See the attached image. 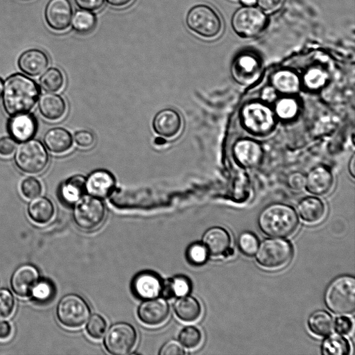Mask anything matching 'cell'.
Segmentation results:
<instances>
[{
    "label": "cell",
    "instance_id": "obj_1",
    "mask_svg": "<svg viewBox=\"0 0 355 355\" xmlns=\"http://www.w3.org/2000/svg\"><path fill=\"white\" fill-rule=\"evenodd\" d=\"M40 92L31 78L19 73L11 75L6 80L2 93L6 112L10 116L28 112L37 103Z\"/></svg>",
    "mask_w": 355,
    "mask_h": 355
},
{
    "label": "cell",
    "instance_id": "obj_2",
    "mask_svg": "<svg viewBox=\"0 0 355 355\" xmlns=\"http://www.w3.org/2000/svg\"><path fill=\"white\" fill-rule=\"evenodd\" d=\"M258 224L268 236L284 238L295 233L299 219L295 209L286 204L274 203L266 207L259 214Z\"/></svg>",
    "mask_w": 355,
    "mask_h": 355
},
{
    "label": "cell",
    "instance_id": "obj_3",
    "mask_svg": "<svg viewBox=\"0 0 355 355\" xmlns=\"http://www.w3.org/2000/svg\"><path fill=\"white\" fill-rule=\"evenodd\" d=\"M327 308L338 315H348L355 309V279L349 275L334 279L324 293Z\"/></svg>",
    "mask_w": 355,
    "mask_h": 355
},
{
    "label": "cell",
    "instance_id": "obj_4",
    "mask_svg": "<svg viewBox=\"0 0 355 355\" xmlns=\"http://www.w3.org/2000/svg\"><path fill=\"white\" fill-rule=\"evenodd\" d=\"M241 120L248 132L259 137L271 134L276 126L274 111L262 101L245 104L241 110Z\"/></svg>",
    "mask_w": 355,
    "mask_h": 355
},
{
    "label": "cell",
    "instance_id": "obj_5",
    "mask_svg": "<svg viewBox=\"0 0 355 355\" xmlns=\"http://www.w3.org/2000/svg\"><path fill=\"white\" fill-rule=\"evenodd\" d=\"M186 24L191 31L205 38L218 36L223 27L219 15L206 4L193 6L187 12Z\"/></svg>",
    "mask_w": 355,
    "mask_h": 355
},
{
    "label": "cell",
    "instance_id": "obj_6",
    "mask_svg": "<svg viewBox=\"0 0 355 355\" xmlns=\"http://www.w3.org/2000/svg\"><path fill=\"white\" fill-rule=\"evenodd\" d=\"M49 155L43 144L37 139L22 142L16 150L15 162L21 171L36 174L42 172L49 163Z\"/></svg>",
    "mask_w": 355,
    "mask_h": 355
},
{
    "label": "cell",
    "instance_id": "obj_7",
    "mask_svg": "<svg viewBox=\"0 0 355 355\" xmlns=\"http://www.w3.org/2000/svg\"><path fill=\"white\" fill-rule=\"evenodd\" d=\"M231 23L238 35L243 38H252L265 30L268 18L261 10L252 6H244L234 12Z\"/></svg>",
    "mask_w": 355,
    "mask_h": 355
},
{
    "label": "cell",
    "instance_id": "obj_8",
    "mask_svg": "<svg viewBox=\"0 0 355 355\" xmlns=\"http://www.w3.org/2000/svg\"><path fill=\"white\" fill-rule=\"evenodd\" d=\"M56 315L63 326L76 329L82 327L87 322L90 310L87 303L80 296L69 294L58 302Z\"/></svg>",
    "mask_w": 355,
    "mask_h": 355
},
{
    "label": "cell",
    "instance_id": "obj_9",
    "mask_svg": "<svg viewBox=\"0 0 355 355\" xmlns=\"http://www.w3.org/2000/svg\"><path fill=\"white\" fill-rule=\"evenodd\" d=\"M293 254V248L288 241L271 239L261 243L257 252L256 259L262 267L276 269L288 263Z\"/></svg>",
    "mask_w": 355,
    "mask_h": 355
},
{
    "label": "cell",
    "instance_id": "obj_10",
    "mask_svg": "<svg viewBox=\"0 0 355 355\" xmlns=\"http://www.w3.org/2000/svg\"><path fill=\"white\" fill-rule=\"evenodd\" d=\"M73 209V219L76 225L85 230L98 227L105 216V208L100 198L88 196L82 197Z\"/></svg>",
    "mask_w": 355,
    "mask_h": 355
},
{
    "label": "cell",
    "instance_id": "obj_11",
    "mask_svg": "<svg viewBox=\"0 0 355 355\" xmlns=\"http://www.w3.org/2000/svg\"><path fill=\"white\" fill-rule=\"evenodd\" d=\"M262 62L260 56L253 51L245 50L238 53L231 64L233 79L242 85L254 83L261 76Z\"/></svg>",
    "mask_w": 355,
    "mask_h": 355
},
{
    "label": "cell",
    "instance_id": "obj_12",
    "mask_svg": "<svg viewBox=\"0 0 355 355\" xmlns=\"http://www.w3.org/2000/svg\"><path fill=\"white\" fill-rule=\"evenodd\" d=\"M137 339V332L132 325L119 322L108 329L104 339V345L112 354L125 355L135 347Z\"/></svg>",
    "mask_w": 355,
    "mask_h": 355
},
{
    "label": "cell",
    "instance_id": "obj_13",
    "mask_svg": "<svg viewBox=\"0 0 355 355\" xmlns=\"http://www.w3.org/2000/svg\"><path fill=\"white\" fill-rule=\"evenodd\" d=\"M73 7L69 0H49L44 10V19L53 31H66L71 24Z\"/></svg>",
    "mask_w": 355,
    "mask_h": 355
},
{
    "label": "cell",
    "instance_id": "obj_14",
    "mask_svg": "<svg viewBox=\"0 0 355 355\" xmlns=\"http://www.w3.org/2000/svg\"><path fill=\"white\" fill-rule=\"evenodd\" d=\"M37 130V119L33 114L28 112L12 116L7 123V130L10 137L18 143L33 138Z\"/></svg>",
    "mask_w": 355,
    "mask_h": 355
},
{
    "label": "cell",
    "instance_id": "obj_15",
    "mask_svg": "<svg viewBox=\"0 0 355 355\" xmlns=\"http://www.w3.org/2000/svg\"><path fill=\"white\" fill-rule=\"evenodd\" d=\"M169 315V306L163 298H151L142 302L138 308L137 315L144 324L158 326L163 324Z\"/></svg>",
    "mask_w": 355,
    "mask_h": 355
},
{
    "label": "cell",
    "instance_id": "obj_16",
    "mask_svg": "<svg viewBox=\"0 0 355 355\" xmlns=\"http://www.w3.org/2000/svg\"><path fill=\"white\" fill-rule=\"evenodd\" d=\"M304 188L315 196H325L334 189L335 180L331 171L324 166L313 167L305 175Z\"/></svg>",
    "mask_w": 355,
    "mask_h": 355
},
{
    "label": "cell",
    "instance_id": "obj_17",
    "mask_svg": "<svg viewBox=\"0 0 355 355\" xmlns=\"http://www.w3.org/2000/svg\"><path fill=\"white\" fill-rule=\"evenodd\" d=\"M233 153L237 162L247 168H252L259 166L263 154L260 144L251 139L238 140L234 145Z\"/></svg>",
    "mask_w": 355,
    "mask_h": 355
},
{
    "label": "cell",
    "instance_id": "obj_18",
    "mask_svg": "<svg viewBox=\"0 0 355 355\" xmlns=\"http://www.w3.org/2000/svg\"><path fill=\"white\" fill-rule=\"evenodd\" d=\"M40 280L38 270L33 265L24 264L12 273L10 286L13 292L19 297H28Z\"/></svg>",
    "mask_w": 355,
    "mask_h": 355
},
{
    "label": "cell",
    "instance_id": "obj_19",
    "mask_svg": "<svg viewBox=\"0 0 355 355\" xmlns=\"http://www.w3.org/2000/svg\"><path fill=\"white\" fill-rule=\"evenodd\" d=\"M115 183V178L110 172L105 169L96 170L85 180V191L89 196L103 198L110 194Z\"/></svg>",
    "mask_w": 355,
    "mask_h": 355
},
{
    "label": "cell",
    "instance_id": "obj_20",
    "mask_svg": "<svg viewBox=\"0 0 355 355\" xmlns=\"http://www.w3.org/2000/svg\"><path fill=\"white\" fill-rule=\"evenodd\" d=\"M182 128V119L173 109L166 108L158 112L153 121V128L159 135L165 138L176 136Z\"/></svg>",
    "mask_w": 355,
    "mask_h": 355
},
{
    "label": "cell",
    "instance_id": "obj_21",
    "mask_svg": "<svg viewBox=\"0 0 355 355\" xmlns=\"http://www.w3.org/2000/svg\"><path fill=\"white\" fill-rule=\"evenodd\" d=\"M20 70L30 76H37L47 68L49 60L47 55L42 50L32 49L24 51L18 59Z\"/></svg>",
    "mask_w": 355,
    "mask_h": 355
},
{
    "label": "cell",
    "instance_id": "obj_22",
    "mask_svg": "<svg viewBox=\"0 0 355 355\" xmlns=\"http://www.w3.org/2000/svg\"><path fill=\"white\" fill-rule=\"evenodd\" d=\"M132 286L138 297L148 300L156 297L161 293L162 282L155 273L143 272L135 277Z\"/></svg>",
    "mask_w": 355,
    "mask_h": 355
},
{
    "label": "cell",
    "instance_id": "obj_23",
    "mask_svg": "<svg viewBox=\"0 0 355 355\" xmlns=\"http://www.w3.org/2000/svg\"><path fill=\"white\" fill-rule=\"evenodd\" d=\"M203 245L208 254L213 257L225 255L230 245V236L223 227H214L208 230L203 236Z\"/></svg>",
    "mask_w": 355,
    "mask_h": 355
},
{
    "label": "cell",
    "instance_id": "obj_24",
    "mask_svg": "<svg viewBox=\"0 0 355 355\" xmlns=\"http://www.w3.org/2000/svg\"><path fill=\"white\" fill-rule=\"evenodd\" d=\"M40 114L49 121L60 119L66 113L67 105L62 96L53 93H46L38 101Z\"/></svg>",
    "mask_w": 355,
    "mask_h": 355
},
{
    "label": "cell",
    "instance_id": "obj_25",
    "mask_svg": "<svg viewBox=\"0 0 355 355\" xmlns=\"http://www.w3.org/2000/svg\"><path fill=\"white\" fill-rule=\"evenodd\" d=\"M43 141L47 149L55 154L68 151L73 144L71 133L61 127H55L47 130L44 134Z\"/></svg>",
    "mask_w": 355,
    "mask_h": 355
},
{
    "label": "cell",
    "instance_id": "obj_26",
    "mask_svg": "<svg viewBox=\"0 0 355 355\" xmlns=\"http://www.w3.org/2000/svg\"><path fill=\"white\" fill-rule=\"evenodd\" d=\"M300 79L294 71L284 69L275 72L271 77V85L278 93L293 95L300 89Z\"/></svg>",
    "mask_w": 355,
    "mask_h": 355
},
{
    "label": "cell",
    "instance_id": "obj_27",
    "mask_svg": "<svg viewBox=\"0 0 355 355\" xmlns=\"http://www.w3.org/2000/svg\"><path fill=\"white\" fill-rule=\"evenodd\" d=\"M300 218L306 223H316L324 216L326 207L318 198L308 196L302 198L297 207Z\"/></svg>",
    "mask_w": 355,
    "mask_h": 355
},
{
    "label": "cell",
    "instance_id": "obj_28",
    "mask_svg": "<svg viewBox=\"0 0 355 355\" xmlns=\"http://www.w3.org/2000/svg\"><path fill=\"white\" fill-rule=\"evenodd\" d=\"M86 178L80 175H73L63 182L59 188V196L67 204L77 202L85 191Z\"/></svg>",
    "mask_w": 355,
    "mask_h": 355
},
{
    "label": "cell",
    "instance_id": "obj_29",
    "mask_svg": "<svg viewBox=\"0 0 355 355\" xmlns=\"http://www.w3.org/2000/svg\"><path fill=\"white\" fill-rule=\"evenodd\" d=\"M54 206L47 198L37 196L28 205L29 217L36 223L45 224L51 220L54 214Z\"/></svg>",
    "mask_w": 355,
    "mask_h": 355
},
{
    "label": "cell",
    "instance_id": "obj_30",
    "mask_svg": "<svg viewBox=\"0 0 355 355\" xmlns=\"http://www.w3.org/2000/svg\"><path fill=\"white\" fill-rule=\"evenodd\" d=\"M177 317L181 320L191 322L198 320L202 312L198 301L191 296L180 297L173 305Z\"/></svg>",
    "mask_w": 355,
    "mask_h": 355
},
{
    "label": "cell",
    "instance_id": "obj_31",
    "mask_svg": "<svg viewBox=\"0 0 355 355\" xmlns=\"http://www.w3.org/2000/svg\"><path fill=\"white\" fill-rule=\"evenodd\" d=\"M191 282L185 276L178 275L162 283L161 293L164 298L187 295L191 291Z\"/></svg>",
    "mask_w": 355,
    "mask_h": 355
},
{
    "label": "cell",
    "instance_id": "obj_32",
    "mask_svg": "<svg viewBox=\"0 0 355 355\" xmlns=\"http://www.w3.org/2000/svg\"><path fill=\"white\" fill-rule=\"evenodd\" d=\"M308 325L311 331L320 336L329 335L334 328V321L331 316L322 310L313 313L309 320Z\"/></svg>",
    "mask_w": 355,
    "mask_h": 355
},
{
    "label": "cell",
    "instance_id": "obj_33",
    "mask_svg": "<svg viewBox=\"0 0 355 355\" xmlns=\"http://www.w3.org/2000/svg\"><path fill=\"white\" fill-rule=\"evenodd\" d=\"M97 19L96 15L91 11L77 10L71 19V26L78 33L81 35L92 32L96 27Z\"/></svg>",
    "mask_w": 355,
    "mask_h": 355
},
{
    "label": "cell",
    "instance_id": "obj_34",
    "mask_svg": "<svg viewBox=\"0 0 355 355\" xmlns=\"http://www.w3.org/2000/svg\"><path fill=\"white\" fill-rule=\"evenodd\" d=\"M299 112V103L292 96H285L275 102L274 112L279 119L288 121L294 119Z\"/></svg>",
    "mask_w": 355,
    "mask_h": 355
},
{
    "label": "cell",
    "instance_id": "obj_35",
    "mask_svg": "<svg viewBox=\"0 0 355 355\" xmlns=\"http://www.w3.org/2000/svg\"><path fill=\"white\" fill-rule=\"evenodd\" d=\"M39 81L43 90L49 92H55L63 87L64 78L60 69L51 67L41 76Z\"/></svg>",
    "mask_w": 355,
    "mask_h": 355
},
{
    "label": "cell",
    "instance_id": "obj_36",
    "mask_svg": "<svg viewBox=\"0 0 355 355\" xmlns=\"http://www.w3.org/2000/svg\"><path fill=\"white\" fill-rule=\"evenodd\" d=\"M350 352V345L344 337L333 334L327 338L322 346V353L325 355H347Z\"/></svg>",
    "mask_w": 355,
    "mask_h": 355
},
{
    "label": "cell",
    "instance_id": "obj_37",
    "mask_svg": "<svg viewBox=\"0 0 355 355\" xmlns=\"http://www.w3.org/2000/svg\"><path fill=\"white\" fill-rule=\"evenodd\" d=\"M327 80V73L320 68H311L303 76V83L310 90H318L322 88Z\"/></svg>",
    "mask_w": 355,
    "mask_h": 355
},
{
    "label": "cell",
    "instance_id": "obj_38",
    "mask_svg": "<svg viewBox=\"0 0 355 355\" xmlns=\"http://www.w3.org/2000/svg\"><path fill=\"white\" fill-rule=\"evenodd\" d=\"M180 343L188 349H194L202 341V334L196 327L187 326L182 329L179 334Z\"/></svg>",
    "mask_w": 355,
    "mask_h": 355
},
{
    "label": "cell",
    "instance_id": "obj_39",
    "mask_svg": "<svg viewBox=\"0 0 355 355\" xmlns=\"http://www.w3.org/2000/svg\"><path fill=\"white\" fill-rule=\"evenodd\" d=\"M54 295V286L48 280H39L32 290L31 295L38 302H49Z\"/></svg>",
    "mask_w": 355,
    "mask_h": 355
},
{
    "label": "cell",
    "instance_id": "obj_40",
    "mask_svg": "<svg viewBox=\"0 0 355 355\" xmlns=\"http://www.w3.org/2000/svg\"><path fill=\"white\" fill-rule=\"evenodd\" d=\"M238 244L243 253L252 256L257 251L259 240L253 233L244 232L239 235Z\"/></svg>",
    "mask_w": 355,
    "mask_h": 355
},
{
    "label": "cell",
    "instance_id": "obj_41",
    "mask_svg": "<svg viewBox=\"0 0 355 355\" xmlns=\"http://www.w3.org/2000/svg\"><path fill=\"white\" fill-rule=\"evenodd\" d=\"M106 327L105 320L101 315L94 314L89 318L86 326V331L91 338L99 339L105 333Z\"/></svg>",
    "mask_w": 355,
    "mask_h": 355
},
{
    "label": "cell",
    "instance_id": "obj_42",
    "mask_svg": "<svg viewBox=\"0 0 355 355\" xmlns=\"http://www.w3.org/2000/svg\"><path fill=\"white\" fill-rule=\"evenodd\" d=\"M20 191L24 198L33 199L41 194L42 187L37 178L28 177L21 181Z\"/></svg>",
    "mask_w": 355,
    "mask_h": 355
},
{
    "label": "cell",
    "instance_id": "obj_43",
    "mask_svg": "<svg viewBox=\"0 0 355 355\" xmlns=\"http://www.w3.org/2000/svg\"><path fill=\"white\" fill-rule=\"evenodd\" d=\"M15 309V300L10 291L0 289V320L8 318Z\"/></svg>",
    "mask_w": 355,
    "mask_h": 355
},
{
    "label": "cell",
    "instance_id": "obj_44",
    "mask_svg": "<svg viewBox=\"0 0 355 355\" xmlns=\"http://www.w3.org/2000/svg\"><path fill=\"white\" fill-rule=\"evenodd\" d=\"M208 256V252L203 244L193 243L187 250V257L193 264L200 265L204 263Z\"/></svg>",
    "mask_w": 355,
    "mask_h": 355
},
{
    "label": "cell",
    "instance_id": "obj_45",
    "mask_svg": "<svg viewBox=\"0 0 355 355\" xmlns=\"http://www.w3.org/2000/svg\"><path fill=\"white\" fill-rule=\"evenodd\" d=\"M159 354L160 355H182L185 354V351L179 341L171 340L162 347Z\"/></svg>",
    "mask_w": 355,
    "mask_h": 355
},
{
    "label": "cell",
    "instance_id": "obj_46",
    "mask_svg": "<svg viewBox=\"0 0 355 355\" xmlns=\"http://www.w3.org/2000/svg\"><path fill=\"white\" fill-rule=\"evenodd\" d=\"M73 139L76 144L83 148L92 146L95 141L94 135L87 130L77 131L74 134Z\"/></svg>",
    "mask_w": 355,
    "mask_h": 355
},
{
    "label": "cell",
    "instance_id": "obj_47",
    "mask_svg": "<svg viewBox=\"0 0 355 355\" xmlns=\"http://www.w3.org/2000/svg\"><path fill=\"white\" fill-rule=\"evenodd\" d=\"M306 177L301 172L295 171L288 177V185L294 191H300L304 188Z\"/></svg>",
    "mask_w": 355,
    "mask_h": 355
},
{
    "label": "cell",
    "instance_id": "obj_48",
    "mask_svg": "<svg viewBox=\"0 0 355 355\" xmlns=\"http://www.w3.org/2000/svg\"><path fill=\"white\" fill-rule=\"evenodd\" d=\"M16 141L11 137H0V155L10 156L16 149Z\"/></svg>",
    "mask_w": 355,
    "mask_h": 355
},
{
    "label": "cell",
    "instance_id": "obj_49",
    "mask_svg": "<svg viewBox=\"0 0 355 355\" xmlns=\"http://www.w3.org/2000/svg\"><path fill=\"white\" fill-rule=\"evenodd\" d=\"M76 6L85 10L95 11L101 9L105 0H74Z\"/></svg>",
    "mask_w": 355,
    "mask_h": 355
},
{
    "label": "cell",
    "instance_id": "obj_50",
    "mask_svg": "<svg viewBox=\"0 0 355 355\" xmlns=\"http://www.w3.org/2000/svg\"><path fill=\"white\" fill-rule=\"evenodd\" d=\"M336 331L340 334H348L352 329V322L351 320L345 316L336 318L335 324Z\"/></svg>",
    "mask_w": 355,
    "mask_h": 355
},
{
    "label": "cell",
    "instance_id": "obj_51",
    "mask_svg": "<svg viewBox=\"0 0 355 355\" xmlns=\"http://www.w3.org/2000/svg\"><path fill=\"white\" fill-rule=\"evenodd\" d=\"M277 94L278 92L272 85L266 86L261 92V101L268 105L275 103L278 98Z\"/></svg>",
    "mask_w": 355,
    "mask_h": 355
},
{
    "label": "cell",
    "instance_id": "obj_52",
    "mask_svg": "<svg viewBox=\"0 0 355 355\" xmlns=\"http://www.w3.org/2000/svg\"><path fill=\"white\" fill-rule=\"evenodd\" d=\"M282 0H257L259 7L265 12H272L277 10Z\"/></svg>",
    "mask_w": 355,
    "mask_h": 355
},
{
    "label": "cell",
    "instance_id": "obj_53",
    "mask_svg": "<svg viewBox=\"0 0 355 355\" xmlns=\"http://www.w3.org/2000/svg\"><path fill=\"white\" fill-rule=\"evenodd\" d=\"M12 328L10 323L5 320H0V339H7L11 334Z\"/></svg>",
    "mask_w": 355,
    "mask_h": 355
},
{
    "label": "cell",
    "instance_id": "obj_54",
    "mask_svg": "<svg viewBox=\"0 0 355 355\" xmlns=\"http://www.w3.org/2000/svg\"><path fill=\"white\" fill-rule=\"evenodd\" d=\"M112 6L121 8L130 4L133 0H106Z\"/></svg>",
    "mask_w": 355,
    "mask_h": 355
},
{
    "label": "cell",
    "instance_id": "obj_55",
    "mask_svg": "<svg viewBox=\"0 0 355 355\" xmlns=\"http://www.w3.org/2000/svg\"><path fill=\"white\" fill-rule=\"evenodd\" d=\"M348 171L352 179L355 178V156L354 154L352 155L349 159L348 164Z\"/></svg>",
    "mask_w": 355,
    "mask_h": 355
},
{
    "label": "cell",
    "instance_id": "obj_56",
    "mask_svg": "<svg viewBox=\"0 0 355 355\" xmlns=\"http://www.w3.org/2000/svg\"><path fill=\"white\" fill-rule=\"evenodd\" d=\"M155 144L156 145H158V146H162V145H164L166 143V139L164 138H162V137H157L155 141H154Z\"/></svg>",
    "mask_w": 355,
    "mask_h": 355
},
{
    "label": "cell",
    "instance_id": "obj_57",
    "mask_svg": "<svg viewBox=\"0 0 355 355\" xmlns=\"http://www.w3.org/2000/svg\"><path fill=\"white\" fill-rule=\"evenodd\" d=\"M244 6H253L257 3V0H240Z\"/></svg>",
    "mask_w": 355,
    "mask_h": 355
},
{
    "label": "cell",
    "instance_id": "obj_58",
    "mask_svg": "<svg viewBox=\"0 0 355 355\" xmlns=\"http://www.w3.org/2000/svg\"><path fill=\"white\" fill-rule=\"evenodd\" d=\"M3 89V83L2 79L0 78V98L2 95Z\"/></svg>",
    "mask_w": 355,
    "mask_h": 355
}]
</instances>
